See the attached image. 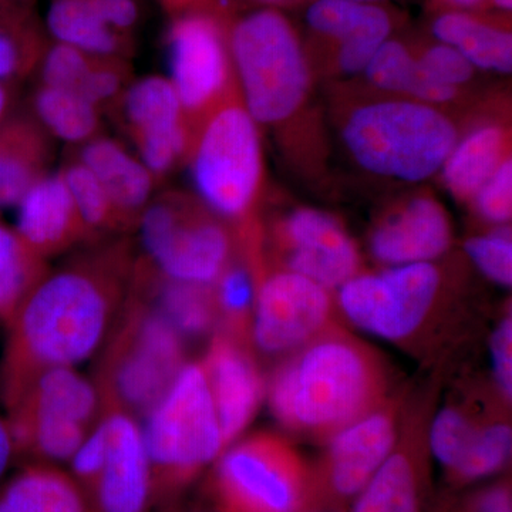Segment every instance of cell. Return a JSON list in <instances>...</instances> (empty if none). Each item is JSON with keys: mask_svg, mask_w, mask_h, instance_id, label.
I'll list each match as a JSON object with an SVG mask.
<instances>
[{"mask_svg": "<svg viewBox=\"0 0 512 512\" xmlns=\"http://www.w3.org/2000/svg\"><path fill=\"white\" fill-rule=\"evenodd\" d=\"M16 234L40 258L49 259L90 241L60 171L47 173L18 202Z\"/></svg>", "mask_w": 512, "mask_h": 512, "instance_id": "obj_20", "label": "cell"}, {"mask_svg": "<svg viewBox=\"0 0 512 512\" xmlns=\"http://www.w3.org/2000/svg\"><path fill=\"white\" fill-rule=\"evenodd\" d=\"M379 376L369 355L339 336L315 340L276 373L269 404L289 429L333 434L370 410Z\"/></svg>", "mask_w": 512, "mask_h": 512, "instance_id": "obj_2", "label": "cell"}, {"mask_svg": "<svg viewBox=\"0 0 512 512\" xmlns=\"http://www.w3.org/2000/svg\"><path fill=\"white\" fill-rule=\"evenodd\" d=\"M137 229L141 256L173 281L212 286L232 262L234 244L224 220L187 192L156 195Z\"/></svg>", "mask_w": 512, "mask_h": 512, "instance_id": "obj_8", "label": "cell"}, {"mask_svg": "<svg viewBox=\"0 0 512 512\" xmlns=\"http://www.w3.org/2000/svg\"><path fill=\"white\" fill-rule=\"evenodd\" d=\"M103 409L96 384L74 367L39 373L9 407L16 453L37 463H69Z\"/></svg>", "mask_w": 512, "mask_h": 512, "instance_id": "obj_10", "label": "cell"}, {"mask_svg": "<svg viewBox=\"0 0 512 512\" xmlns=\"http://www.w3.org/2000/svg\"><path fill=\"white\" fill-rule=\"evenodd\" d=\"M329 292L288 269L266 276L256 286V346L265 353H285L311 342L328 322Z\"/></svg>", "mask_w": 512, "mask_h": 512, "instance_id": "obj_15", "label": "cell"}, {"mask_svg": "<svg viewBox=\"0 0 512 512\" xmlns=\"http://www.w3.org/2000/svg\"><path fill=\"white\" fill-rule=\"evenodd\" d=\"M109 116L158 184L187 160L191 133L168 77L151 74L134 79Z\"/></svg>", "mask_w": 512, "mask_h": 512, "instance_id": "obj_13", "label": "cell"}, {"mask_svg": "<svg viewBox=\"0 0 512 512\" xmlns=\"http://www.w3.org/2000/svg\"><path fill=\"white\" fill-rule=\"evenodd\" d=\"M229 55L239 99L259 127H282L305 106L312 64L301 33L279 9L228 15Z\"/></svg>", "mask_w": 512, "mask_h": 512, "instance_id": "obj_4", "label": "cell"}, {"mask_svg": "<svg viewBox=\"0 0 512 512\" xmlns=\"http://www.w3.org/2000/svg\"><path fill=\"white\" fill-rule=\"evenodd\" d=\"M160 512H208V511H181V510H175L173 505L171 507L164 508V510H161ZM217 512V511H215Z\"/></svg>", "mask_w": 512, "mask_h": 512, "instance_id": "obj_53", "label": "cell"}, {"mask_svg": "<svg viewBox=\"0 0 512 512\" xmlns=\"http://www.w3.org/2000/svg\"><path fill=\"white\" fill-rule=\"evenodd\" d=\"M217 311L235 325H241L255 303L256 285L245 266L229 264L218 281L212 285Z\"/></svg>", "mask_w": 512, "mask_h": 512, "instance_id": "obj_39", "label": "cell"}, {"mask_svg": "<svg viewBox=\"0 0 512 512\" xmlns=\"http://www.w3.org/2000/svg\"><path fill=\"white\" fill-rule=\"evenodd\" d=\"M30 116L47 136L72 148L103 134V111L70 90L36 84L30 96Z\"/></svg>", "mask_w": 512, "mask_h": 512, "instance_id": "obj_30", "label": "cell"}, {"mask_svg": "<svg viewBox=\"0 0 512 512\" xmlns=\"http://www.w3.org/2000/svg\"><path fill=\"white\" fill-rule=\"evenodd\" d=\"M59 171L69 188L90 241L96 242L124 232L109 195L86 165L70 154Z\"/></svg>", "mask_w": 512, "mask_h": 512, "instance_id": "obj_33", "label": "cell"}, {"mask_svg": "<svg viewBox=\"0 0 512 512\" xmlns=\"http://www.w3.org/2000/svg\"><path fill=\"white\" fill-rule=\"evenodd\" d=\"M225 446L238 439L262 399V382L251 357L227 336L211 343L204 363Z\"/></svg>", "mask_w": 512, "mask_h": 512, "instance_id": "obj_22", "label": "cell"}, {"mask_svg": "<svg viewBox=\"0 0 512 512\" xmlns=\"http://www.w3.org/2000/svg\"><path fill=\"white\" fill-rule=\"evenodd\" d=\"M488 5L503 13H511L512 0H488Z\"/></svg>", "mask_w": 512, "mask_h": 512, "instance_id": "obj_51", "label": "cell"}, {"mask_svg": "<svg viewBox=\"0 0 512 512\" xmlns=\"http://www.w3.org/2000/svg\"><path fill=\"white\" fill-rule=\"evenodd\" d=\"M15 454V439H13L9 421H5L0 417V480L5 476L6 470H8L10 463H12V458Z\"/></svg>", "mask_w": 512, "mask_h": 512, "instance_id": "obj_46", "label": "cell"}, {"mask_svg": "<svg viewBox=\"0 0 512 512\" xmlns=\"http://www.w3.org/2000/svg\"><path fill=\"white\" fill-rule=\"evenodd\" d=\"M430 30L436 42L454 47L476 69L512 72V33L507 26L480 13L447 10L436 12Z\"/></svg>", "mask_w": 512, "mask_h": 512, "instance_id": "obj_25", "label": "cell"}, {"mask_svg": "<svg viewBox=\"0 0 512 512\" xmlns=\"http://www.w3.org/2000/svg\"><path fill=\"white\" fill-rule=\"evenodd\" d=\"M491 357L495 382L505 399L512 397V320L510 316L501 320L491 339Z\"/></svg>", "mask_w": 512, "mask_h": 512, "instance_id": "obj_42", "label": "cell"}, {"mask_svg": "<svg viewBox=\"0 0 512 512\" xmlns=\"http://www.w3.org/2000/svg\"><path fill=\"white\" fill-rule=\"evenodd\" d=\"M303 23L328 47L336 72L362 74L377 50L393 36L396 18L384 5L350 0H308Z\"/></svg>", "mask_w": 512, "mask_h": 512, "instance_id": "obj_16", "label": "cell"}, {"mask_svg": "<svg viewBox=\"0 0 512 512\" xmlns=\"http://www.w3.org/2000/svg\"><path fill=\"white\" fill-rule=\"evenodd\" d=\"M107 453L87 495L92 512H153V477L143 427L133 414L106 409Z\"/></svg>", "mask_w": 512, "mask_h": 512, "instance_id": "obj_18", "label": "cell"}, {"mask_svg": "<svg viewBox=\"0 0 512 512\" xmlns=\"http://www.w3.org/2000/svg\"><path fill=\"white\" fill-rule=\"evenodd\" d=\"M201 2H205V0H158L161 8H163L168 15H173V13L178 12V10L190 8V6L197 5V3Z\"/></svg>", "mask_w": 512, "mask_h": 512, "instance_id": "obj_50", "label": "cell"}, {"mask_svg": "<svg viewBox=\"0 0 512 512\" xmlns=\"http://www.w3.org/2000/svg\"><path fill=\"white\" fill-rule=\"evenodd\" d=\"M511 427L505 423L487 424L478 431L476 444L461 468L456 483L467 484L500 473L511 457Z\"/></svg>", "mask_w": 512, "mask_h": 512, "instance_id": "obj_36", "label": "cell"}, {"mask_svg": "<svg viewBox=\"0 0 512 512\" xmlns=\"http://www.w3.org/2000/svg\"><path fill=\"white\" fill-rule=\"evenodd\" d=\"M308 2V0H305ZM350 2H359V3H372V5H384L387 0H350Z\"/></svg>", "mask_w": 512, "mask_h": 512, "instance_id": "obj_52", "label": "cell"}, {"mask_svg": "<svg viewBox=\"0 0 512 512\" xmlns=\"http://www.w3.org/2000/svg\"><path fill=\"white\" fill-rule=\"evenodd\" d=\"M136 259L121 239L47 272L9 322L2 370L8 407L39 373L74 367L103 346L126 305Z\"/></svg>", "mask_w": 512, "mask_h": 512, "instance_id": "obj_1", "label": "cell"}, {"mask_svg": "<svg viewBox=\"0 0 512 512\" xmlns=\"http://www.w3.org/2000/svg\"><path fill=\"white\" fill-rule=\"evenodd\" d=\"M185 163L197 198L224 221L245 222L264 188L261 131L238 96L224 101L192 136Z\"/></svg>", "mask_w": 512, "mask_h": 512, "instance_id": "obj_6", "label": "cell"}, {"mask_svg": "<svg viewBox=\"0 0 512 512\" xmlns=\"http://www.w3.org/2000/svg\"><path fill=\"white\" fill-rule=\"evenodd\" d=\"M143 436L154 508L161 511L174 505L178 495L227 448L202 363H184L148 410Z\"/></svg>", "mask_w": 512, "mask_h": 512, "instance_id": "obj_5", "label": "cell"}, {"mask_svg": "<svg viewBox=\"0 0 512 512\" xmlns=\"http://www.w3.org/2000/svg\"><path fill=\"white\" fill-rule=\"evenodd\" d=\"M464 251L470 261L494 284L510 288L512 284L511 229L500 227L490 234L468 238Z\"/></svg>", "mask_w": 512, "mask_h": 512, "instance_id": "obj_37", "label": "cell"}, {"mask_svg": "<svg viewBox=\"0 0 512 512\" xmlns=\"http://www.w3.org/2000/svg\"><path fill=\"white\" fill-rule=\"evenodd\" d=\"M441 288L433 262L390 266L379 274H357L339 288L346 318L370 335L403 340L423 325Z\"/></svg>", "mask_w": 512, "mask_h": 512, "instance_id": "obj_12", "label": "cell"}, {"mask_svg": "<svg viewBox=\"0 0 512 512\" xmlns=\"http://www.w3.org/2000/svg\"><path fill=\"white\" fill-rule=\"evenodd\" d=\"M104 20L117 32L134 37L140 25V5L137 0H89Z\"/></svg>", "mask_w": 512, "mask_h": 512, "instance_id": "obj_43", "label": "cell"}, {"mask_svg": "<svg viewBox=\"0 0 512 512\" xmlns=\"http://www.w3.org/2000/svg\"><path fill=\"white\" fill-rule=\"evenodd\" d=\"M0 512H92V508L69 473L35 463L0 487Z\"/></svg>", "mask_w": 512, "mask_h": 512, "instance_id": "obj_28", "label": "cell"}, {"mask_svg": "<svg viewBox=\"0 0 512 512\" xmlns=\"http://www.w3.org/2000/svg\"><path fill=\"white\" fill-rule=\"evenodd\" d=\"M16 84L0 83V126L5 123L15 101Z\"/></svg>", "mask_w": 512, "mask_h": 512, "instance_id": "obj_48", "label": "cell"}, {"mask_svg": "<svg viewBox=\"0 0 512 512\" xmlns=\"http://www.w3.org/2000/svg\"><path fill=\"white\" fill-rule=\"evenodd\" d=\"M43 26L53 42L87 55L131 60L136 53L137 40L117 32L89 0H50Z\"/></svg>", "mask_w": 512, "mask_h": 512, "instance_id": "obj_26", "label": "cell"}, {"mask_svg": "<svg viewBox=\"0 0 512 512\" xmlns=\"http://www.w3.org/2000/svg\"><path fill=\"white\" fill-rule=\"evenodd\" d=\"M286 269L323 288L339 289L359 274L355 241L328 212L301 207L289 212L279 227Z\"/></svg>", "mask_w": 512, "mask_h": 512, "instance_id": "obj_17", "label": "cell"}, {"mask_svg": "<svg viewBox=\"0 0 512 512\" xmlns=\"http://www.w3.org/2000/svg\"><path fill=\"white\" fill-rule=\"evenodd\" d=\"M106 453L107 427L103 416H101L69 461L70 468H72L69 474L80 485L86 497L93 490L94 484L100 476Z\"/></svg>", "mask_w": 512, "mask_h": 512, "instance_id": "obj_41", "label": "cell"}, {"mask_svg": "<svg viewBox=\"0 0 512 512\" xmlns=\"http://www.w3.org/2000/svg\"><path fill=\"white\" fill-rule=\"evenodd\" d=\"M474 211L484 221L505 227L512 217V160L505 158L493 177L474 195Z\"/></svg>", "mask_w": 512, "mask_h": 512, "instance_id": "obj_40", "label": "cell"}, {"mask_svg": "<svg viewBox=\"0 0 512 512\" xmlns=\"http://www.w3.org/2000/svg\"><path fill=\"white\" fill-rule=\"evenodd\" d=\"M426 470L412 451L394 447L353 500L352 512H421Z\"/></svg>", "mask_w": 512, "mask_h": 512, "instance_id": "obj_29", "label": "cell"}, {"mask_svg": "<svg viewBox=\"0 0 512 512\" xmlns=\"http://www.w3.org/2000/svg\"><path fill=\"white\" fill-rule=\"evenodd\" d=\"M210 490L217 512H308L312 471L284 441L258 434L225 448Z\"/></svg>", "mask_w": 512, "mask_h": 512, "instance_id": "obj_11", "label": "cell"}, {"mask_svg": "<svg viewBox=\"0 0 512 512\" xmlns=\"http://www.w3.org/2000/svg\"><path fill=\"white\" fill-rule=\"evenodd\" d=\"M454 512H512L510 484L490 485L468 498Z\"/></svg>", "mask_w": 512, "mask_h": 512, "instance_id": "obj_44", "label": "cell"}, {"mask_svg": "<svg viewBox=\"0 0 512 512\" xmlns=\"http://www.w3.org/2000/svg\"><path fill=\"white\" fill-rule=\"evenodd\" d=\"M97 57L49 39L33 74L37 84L82 94Z\"/></svg>", "mask_w": 512, "mask_h": 512, "instance_id": "obj_35", "label": "cell"}, {"mask_svg": "<svg viewBox=\"0 0 512 512\" xmlns=\"http://www.w3.org/2000/svg\"><path fill=\"white\" fill-rule=\"evenodd\" d=\"M72 156L92 171L109 195L124 232L137 228L141 215L156 197L157 180L136 153L121 141L100 134Z\"/></svg>", "mask_w": 512, "mask_h": 512, "instance_id": "obj_21", "label": "cell"}, {"mask_svg": "<svg viewBox=\"0 0 512 512\" xmlns=\"http://www.w3.org/2000/svg\"><path fill=\"white\" fill-rule=\"evenodd\" d=\"M308 512H330V511H308Z\"/></svg>", "mask_w": 512, "mask_h": 512, "instance_id": "obj_54", "label": "cell"}, {"mask_svg": "<svg viewBox=\"0 0 512 512\" xmlns=\"http://www.w3.org/2000/svg\"><path fill=\"white\" fill-rule=\"evenodd\" d=\"M510 131L504 124L488 121L458 137L456 146L441 167V180L451 197L470 204L474 195L510 154Z\"/></svg>", "mask_w": 512, "mask_h": 512, "instance_id": "obj_24", "label": "cell"}, {"mask_svg": "<svg viewBox=\"0 0 512 512\" xmlns=\"http://www.w3.org/2000/svg\"><path fill=\"white\" fill-rule=\"evenodd\" d=\"M396 447L390 414L367 412L330 436L328 456L312 473L308 511L336 512L355 500Z\"/></svg>", "mask_w": 512, "mask_h": 512, "instance_id": "obj_14", "label": "cell"}, {"mask_svg": "<svg viewBox=\"0 0 512 512\" xmlns=\"http://www.w3.org/2000/svg\"><path fill=\"white\" fill-rule=\"evenodd\" d=\"M436 12H447V10H457V12L480 13V10L487 8L488 0H431Z\"/></svg>", "mask_w": 512, "mask_h": 512, "instance_id": "obj_47", "label": "cell"}, {"mask_svg": "<svg viewBox=\"0 0 512 512\" xmlns=\"http://www.w3.org/2000/svg\"><path fill=\"white\" fill-rule=\"evenodd\" d=\"M170 16L164 43L168 70L192 136L224 101L238 96L229 55L228 15L210 2Z\"/></svg>", "mask_w": 512, "mask_h": 512, "instance_id": "obj_9", "label": "cell"}, {"mask_svg": "<svg viewBox=\"0 0 512 512\" xmlns=\"http://www.w3.org/2000/svg\"><path fill=\"white\" fill-rule=\"evenodd\" d=\"M453 228L433 195L417 194L394 208L370 234L373 258L386 266L433 262L446 254Z\"/></svg>", "mask_w": 512, "mask_h": 512, "instance_id": "obj_19", "label": "cell"}, {"mask_svg": "<svg viewBox=\"0 0 512 512\" xmlns=\"http://www.w3.org/2000/svg\"><path fill=\"white\" fill-rule=\"evenodd\" d=\"M55 140L30 113L9 116L0 126V208L18 205L26 191L49 173Z\"/></svg>", "mask_w": 512, "mask_h": 512, "instance_id": "obj_23", "label": "cell"}, {"mask_svg": "<svg viewBox=\"0 0 512 512\" xmlns=\"http://www.w3.org/2000/svg\"><path fill=\"white\" fill-rule=\"evenodd\" d=\"M49 271L46 259L26 247L15 229L0 224V320L9 323Z\"/></svg>", "mask_w": 512, "mask_h": 512, "instance_id": "obj_31", "label": "cell"}, {"mask_svg": "<svg viewBox=\"0 0 512 512\" xmlns=\"http://www.w3.org/2000/svg\"><path fill=\"white\" fill-rule=\"evenodd\" d=\"M363 76L373 89L440 107L461 99V90L441 86L421 72L416 52L399 37H390L377 50Z\"/></svg>", "mask_w": 512, "mask_h": 512, "instance_id": "obj_27", "label": "cell"}, {"mask_svg": "<svg viewBox=\"0 0 512 512\" xmlns=\"http://www.w3.org/2000/svg\"><path fill=\"white\" fill-rule=\"evenodd\" d=\"M37 0H0V15L35 12Z\"/></svg>", "mask_w": 512, "mask_h": 512, "instance_id": "obj_49", "label": "cell"}, {"mask_svg": "<svg viewBox=\"0 0 512 512\" xmlns=\"http://www.w3.org/2000/svg\"><path fill=\"white\" fill-rule=\"evenodd\" d=\"M121 319L96 386L103 409L147 414L184 366L183 338L131 285Z\"/></svg>", "mask_w": 512, "mask_h": 512, "instance_id": "obj_7", "label": "cell"}, {"mask_svg": "<svg viewBox=\"0 0 512 512\" xmlns=\"http://www.w3.org/2000/svg\"><path fill=\"white\" fill-rule=\"evenodd\" d=\"M458 137L443 109L404 97L360 101L340 121V138L357 167L402 183L440 173Z\"/></svg>", "mask_w": 512, "mask_h": 512, "instance_id": "obj_3", "label": "cell"}, {"mask_svg": "<svg viewBox=\"0 0 512 512\" xmlns=\"http://www.w3.org/2000/svg\"><path fill=\"white\" fill-rule=\"evenodd\" d=\"M480 426L454 407L437 414L430 430V450L451 480L456 481L476 443Z\"/></svg>", "mask_w": 512, "mask_h": 512, "instance_id": "obj_34", "label": "cell"}, {"mask_svg": "<svg viewBox=\"0 0 512 512\" xmlns=\"http://www.w3.org/2000/svg\"><path fill=\"white\" fill-rule=\"evenodd\" d=\"M416 52V50H414ZM421 72L441 86L463 90L476 76V67L454 47L434 42L416 52Z\"/></svg>", "mask_w": 512, "mask_h": 512, "instance_id": "obj_38", "label": "cell"}, {"mask_svg": "<svg viewBox=\"0 0 512 512\" xmlns=\"http://www.w3.org/2000/svg\"><path fill=\"white\" fill-rule=\"evenodd\" d=\"M212 5L217 6L222 12L228 15L234 13L244 12L249 9H279L284 10L288 8H295V6L302 5L305 0H205Z\"/></svg>", "mask_w": 512, "mask_h": 512, "instance_id": "obj_45", "label": "cell"}, {"mask_svg": "<svg viewBox=\"0 0 512 512\" xmlns=\"http://www.w3.org/2000/svg\"><path fill=\"white\" fill-rule=\"evenodd\" d=\"M47 42L36 12L0 15V83L18 84L32 76Z\"/></svg>", "mask_w": 512, "mask_h": 512, "instance_id": "obj_32", "label": "cell"}]
</instances>
